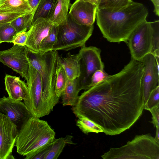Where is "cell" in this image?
<instances>
[{
  "label": "cell",
  "mask_w": 159,
  "mask_h": 159,
  "mask_svg": "<svg viewBox=\"0 0 159 159\" xmlns=\"http://www.w3.org/2000/svg\"><path fill=\"white\" fill-rule=\"evenodd\" d=\"M0 61L27 80L29 63L25 46L14 44L11 48L0 51Z\"/></svg>",
  "instance_id": "30bf717a"
},
{
  "label": "cell",
  "mask_w": 159,
  "mask_h": 159,
  "mask_svg": "<svg viewBox=\"0 0 159 159\" xmlns=\"http://www.w3.org/2000/svg\"><path fill=\"white\" fill-rule=\"evenodd\" d=\"M156 128V133L154 139L157 142L159 143V128Z\"/></svg>",
  "instance_id": "74e56055"
},
{
  "label": "cell",
  "mask_w": 159,
  "mask_h": 159,
  "mask_svg": "<svg viewBox=\"0 0 159 159\" xmlns=\"http://www.w3.org/2000/svg\"><path fill=\"white\" fill-rule=\"evenodd\" d=\"M103 159H159V143L150 134L136 135L118 148H111L101 156Z\"/></svg>",
  "instance_id": "5b68a950"
},
{
  "label": "cell",
  "mask_w": 159,
  "mask_h": 159,
  "mask_svg": "<svg viewBox=\"0 0 159 159\" xmlns=\"http://www.w3.org/2000/svg\"><path fill=\"white\" fill-rule=\"evenodd\" d=\"M4 80L5 89L9 97L16 101L27 99L29 92L27 84L20 77L6 74Z\"/></svg>",
  "instance_id": "2e32d148"
},
{
  "label": "cell",
  "mask_w": 159,
  "mask_h": 159,
  "mask_svg": "<svg viewBox=\"0 0 159 159\" xmlns=\"http://www.w3.org/2000/svg\"><path fill=\"white\" fill-rule=\"evenodd\" d=\"M55 133L48 122L31 117L19 130L15 146L19 154L30 157L51 144L55 139Z\"/></svg>",
  "instance_id": "3957f363"
},
{
  "label": "cell",
  "mask_w": 159,
  "mask_h": 159,
  "mask_svg": "<svg viewBox=\"0 0 159 159\" xmlns=\"http://www.w3.org/2000/svg\"><path fill=\"white\" fill-rule=\"evenodd\" d=\"M132 0H100L97 9L117 8L125 7L132 2Z\"/></svg>",
  "instance_id": "83f0119b"
},
{
  "label": "cell",
  "mask_w": 159,
  "mask_h": 159,
  "mask_svg": "<svg viewBox=\"0 0 159 159\" xmlns=\"http://www.w3.org/2000/svg\"><path fill=\"white\" fill-rule=\"evenodd\" d=\"M111 76L107 73L104 70H97L91 77L90 88L106 80Z\"/></svg>",
  "instance_id": "4dcf8cb0"
},
{
  "label": "cell",
  "mask_w": 159,
  "mask_h": 159,
  "mask_svg": "<svg viewBox=\"0 0 159 159\" xmlns=\"http://www.w3.org/2000/svg\"><path fill=\"white\" fill-rule=\"evenodd\" d=\"M149 111L151 112L152 117V123L156 128H159V105L152 108Z\"/></svg>",
  "instance_id": "836d02e7"
},
{
  "label": "cell",
  "mask_w": 159,
  "mask_h": 159,
  "mask_svg": "<svg viewBox=\"0 0 159 159\" xmlns=\"http://www.w3.org/2000/svg\"><path fill=\"white\" fill-rule=\"evenodd\" d=\"M148 14L143 4L133 1L117 8L97 9V24L103 37L111 42H127L132 31L146 20Z\"/></svg>",
  "instance_id": "7a4b0ae2"
},
{
  "label": "cell",
  "mask_w": 159,
  "mask_h": 159,
  "mask_svg": "<svg viewBox=\"0 0 159 159\" xmlns=\"http://www.w3.org/2000/svg\"><path fill=\"white\" fill-rule=\"evenodd\" d=\"M80 91L77 79L73 80H68L61 96L63 106H74L78 101Z\"/></svg>",
  "instance_id": "ffe728a7"
},
{
  "label": "cell",
  "mask_w": 159,
  "mask_h": 159,
  "mask_svg": "<svg viewBox=\"0 0 159 159\" xmlns=\"http://www.w3.org/2000/svg\"><path fill=\"white\" fill-rule=\"evenodd\" d=\"M93 29V25L85 26L77 23L68 14L66 23L57 26V40L53 50L68 51L85 46Z\"/></svg>",
  "instance_id": "8992f818"
},
{
  "label": "cell",
  "mask_w": 159,
  "mask_h": 159,
  "mask_svg": "<svg viewBox=\"0 0 159 159\" xmlns=\"http://www.w3.org/2000/svg\"><path fill=\"white\" fill-rule=\"evenodd\" d=\"M6 0H0V5L3 3Z\"/></svg>",
  "instance_id": "ab89813d"
},
{
  "label": "cell",
  "mask_w": 159,
  "mask_h": 159,
  "mask_svg": "<svg viewBox=\"0 0 159 159\" xmlns=\"http://www.w3.org/2000/svg\"><path fill=\"white\" fill-rule=\"evenodd\" d=\"M68 80L61 63V58L59 55L57 62L56 80L55 88V93L57 97L60 98L61 96Z\"/></svg>",
  "instance_id": "7402d4cb"
},
{
  "label": "cell",
  "mask_w": 159,
  "mask_h": 159,
  "mask_svg": "<svg viewBox=\"0 0 159 159\" xmlns=\"http://www.w3.org/2000/svg\"><path fill=\"white\" fill-rule=\"evenodd\" d=\"M26 57L30 64L39 73L41 78L43 100L49 113L59 102L55 93L57 51L34 52L26 46Z\"/></svg>",
  "instance_id": "277c9868"
},
{
  "label": "cell",
  "mask_w": 159,
  "mask_h": 159,
  "mask_svg": "<svg viewBox=\"0 0 159 159\" xmlns=\"http://www.w3.org/2000/svg\"><path fill=\"white\" fill-rule=\"evenodd\" d=\"M57 26L52 25L47 36L40 43L39 52H44L53 50L54 45L57 40Z\"/></svg>",
  "instance_id": "cb8c5ba5"
},
{
  "label": "cell",
  "mask_w": 159,
  "mask_h": 159,
  "mask_svg": "<svg viewBox=\"0 0 159 159\" xmlns=\"http://www.w3.org/2000/svg\"><path fill=\"white\" fill-rule=\"evenodd\" d=\"M85 0L97 6V5H98L100 0Z\"/></svg>",
  "instance_id": "f35d334b"
},
{
  "label": "cell",
  "mask_w": 159,
  "mask_h": 159,
  "mask_svg": "<svg viewBox=\"0 0 159 159\" xmlns=\"http://www.w3.org/2000/svg\"><path fill=\"white\" fill-rule=\"evenodd\" d=\"M29 34V31L27 29L17 33L14 37L12 43L15 44L25 46Z\"/></svg>",
  "instance_id": "d6a6232c"
},
{
  "label": "cell",
  "mask_w": 159,
  "mask_h": 159,
  "mask_svg": "<svg viewBox=\"0 0 159 159\" xmlns=\"http://www.w3.org/2000/svg\"><path fill=\"white\" fill-rule=\"evenodd\" d=\"M141 62L143 66L141 87L145 103L151 92L159 85V59L150 53Z\"/></svg>",
  "instance_id": "7c38bea8"
},
{
  "label": "cell",
  "mask_w": 159,
  "mask_h": 159,
  "mask_svg": "<svg viewBox=\"0 0 159 159\" xmlns=\"http://www.w3.org/2000/svg\"><path fill=\"white\" fill-rule=\"evenodd\" d=\"M28 14H29L0 12V24L10 23L17 18Z\"/></svg>",
  "instance_id": "1f68e13d"
},
{
  "label": "cell",
  "mask_w": 159,
  "mask_h": 159,
  "mask_svg": "<svg viewBox=\"0 0 159 159\" xmlns=\"http://www.w3.org/2000/svg\"><path fill=\"white\" fill-rule=\"evenodd\" d=\"M52 143L46 146L31 156L30 159H44L45 157L51 148Z\"/></svg>",
  "instance_id": "e575fe53"
},
{
  "label": "cell",
  "mask_w": 159,
  "mask_h": 159,
  "mask_svg": "<svg viewBox=\"0 0 159 159\" xmlns=\"http://www.w3.org/2000/svg\"><path fill=\"white\" fill-rule=\"evenodd\" d=\"M29 63L28 79L26 80L28 97L24 102L32 116L39 118L49 113L43 100L40 75L38 71Z\"/></svg>",
  "instance_id": "ba28073f"
},
{
  "label": "cell",
  "mask_w": 159,
  "mask_h": 159,
  "mask_svg": "<svg viewBox=\"0 0 159 159\" xmlns=\"http://www.w3.org/2000/svg\"><path fill=\"white\" fill-rule=\"evenodd\" d=\"M143 72L141 62L131 58L120 72L83 93L72 106L73 113L92 121L107 135L129 129L144 109Z\"/></svg>",
  "instance_id": "6da1fadb"
},
{
  "label": "cell",
  "mask_w": 159,
  "mask_h": 159,
  "mask_svg": "<svg viewBox=\"0 0 159 159\" xmlns=\"http://www.w3.org/2000/svg\"><path fill=\"white\" fill-rule=\"evenodd\" d=\"M32 13L19 17L10 23L17 33L25 29L28 30L31 24L33 18Z\"/></svg>",
  "instance_id": "484cf974"
},
{
  "label": "cell",
  "mask_w": 159,
  "mask_h": 159,
  "mask_svg": "<svg viewBox=\"0 0 159 159\" xmlns=\"http://www.w3.org/2000/svg\"><path fill=\"white\" fill-rule=\"evenodd\" d=\"M53 25L48 19H37L28 30L29 34L25 46L33 51L39 52L41 42L47 36Z\"/></svg>",
  "instance_id": "9a60e30c"
},
{
  "label": "cell",
  "mask_w": 159,
  "mask_h": 159,
  "mask_svg": "<svg viewBox=\"0 0 159 159\" xmlns=\"http://www.w3.org/2000/svg\"><path fill=\"white\" fill-rule=\"evenodd\" d=\"M70 5V0H58L55 7L48 19L53 25L59 26L66 23Z\"/></svg>",
  "instance_id": "d6986e66"
},
{
  "label": "cell",
  "mask_w": 159,
  "mask_h": 159,
  "mask_svg": "<svg viewBox=\"0 0 159 159\" xmlns=\"http://www.w3.org/2000/svg\"><path fill=\"white\" fill-rule=\"evenodd\" d=\"M152 22L153 29L152 38V50L156 58L159 59V20Z\"/></svg>",
  "instance_id": "f1b7e54d"
},
{
  "label": "cell",
  "mask_w": 159,
  "mask_h": 159,
  "mask_svg": "<svg viewBox=\"0 0 159 159\" xmlns=\"http://www.w3.org/2000/svg\"><path fill=\"white\" fill-rule=\"evenodd\" d=\"M101 50L94 46L81 47L80 55V74L77 78L79 89L86 90L90 88L91 77L97 70H104V66L101 57Z\"/></svg>",
  "instance_id": "52a82bcc"
},
{
  "label": "cell",
  "mask_w": 159,
  "mask_h": 159,
  "mask_svg": "<svg viewBox=\"0 0 159 159\" xmlns=\"http://www.w3.org/2000/svg\"><path fill=\"white\" fill-rule=\"evenodd\" d=\"M80 55L79 53L71 54L61 59V63L68 80H73L77 78L80 75Z\"/></svg>",
  "instance_id": "ac0fdd59"
},
{
  "label": "cell",
  "mask_w": 159,
  "mask_h": 159,
  "mask_svg": "<svg viewBox=\"0 0 159 159\" xmlns=\"http://www.w3.org/2000/svg\"><path fill=\"white\" fill-rule=\"evenodd\" d=\"M154 5V12L155 14L159 16V0H150Z\"/></svg>",
  "instance_id": "8d00e7d4"
},
{
  "label": "cell",
  "mask_w": 159,
  "mask_h": 159,
  "mask_svg": "<svg viewBox=\"0 0 159 159\" xmlns=\"http://www.w3.org/2000/svg\"><path fill=\"white\" fill-rule=\"evenodd\" d=\"M0 113L6 115L18 130L32 116L24 102L4 96L0 98Z\"/></svg>",
  "instance_id": "4fadbf2b"
},
{
  "label": "cell",
  "mask_w": 159,
  "mask_h": 159,
  "mask_svg": "<svg viewBox=\"0 0 159 159\" xmlns=\"http://www.w3.org/2000/svg\"><path fill=\"white\" fill-rule=\"evenodd\" d=\"M0 159H1V158H0Z\"/></svg>",
  "instance_id": "60d3db41"
},
{
  "label": "cell",
  "mask_w": 159,
  "mask_h": 159,
  "mask_svg": "<svg viewBox=\"0 0 159 159\" xmlns=\"http://www.w3.org/2000/svg\"><path fill=\"white\" fill-rule=\"evenodd\" d=\"M72 136L68 135L64 138L55 139L52 143L51 148L44 159H57L67 144H74L72 141Z\"/></svg>",
  "instance_id": "603a6c76"
},
{
  "label": "cell",
  "mask_w": 159,
  "mask_h": 159,
  "mask_svg": "<svg viewBox=\"0 0 159 159\" xmlns=\"http://www.w3.org/2000/svg\"><path fill=\"white\" fill-rule=\"evenodd\" d=\"M57 1L58 0H41L33 14L31 24L39 18L49 19Z\"/></svg>",
  "instance_id": "44dd1931"
},
{
  "label": "cell",
  "mask_w": 159,
  "mask_h": 159,
  "mask_svg": "<svg viewBox=\"0 0 159 159\" xmlns=\"http://www.w3.org/2000/svg\"><path fill=\"white\" fill-rule=\"evenodd\" d=\"M0 12L33 14L27 0H6L0 5Z\"/></svg>",
  "instance_id": "e0dca14e"
},
{
  "label": "cell",
  "mask_w": 159,
  "mask_h": 159,
  "mask_svg": "<svg viewBox=\"0 0 159 159\" xmlns=\"http://www.w3.org/2000/svg\"><path fill=\"white\" fill-rule=\"evenodd\" d=\"M153 31L152 22L146 20L138 25L131 33L126 43L131 58L141 61L145 55L151 52Z\"/></svg>",
  "instance_id": "9c48e42d"
},
{
  "label": "cell",
  "mask_w": 159,
  "mask_h": 159,
  "mask_svg": "<svg viewBox=\"0 0 159 159\" xmlns=\"http://www.w3.org/2000/svg\"><path fill=\"white\" fill-rule=\"evenodd\" d=\"M19 130L16 126L5 115L0 113V157L14 159L12 150Z\"/></svg>",
  "instance_id": "8fae6325"
},
{
  "label": "cell",
  "mask_w": 159,
  "mask_h": 159,
  "mask_svg": "<svg viewBox=\"0 0 159 159\" xmlns=\"http://www.w3.org/2000/svg\"><path fill=\"white\" fill-rule=\"evenodd\" d=\"M76 125L84 134H87L91 132L98 133L102 132L101 128L98 125L88 118L81 117L78 118Z\"/></svg>",
  "instance_id": "d4e9b609"
},
{
  "label": "cell",
  "mask_w": 159,
  "mask_h": 159,
  "mask_svg": "<svg viewBox=\"0 0 159 159\" xmlns=\"http://www.w3.org/2000/svg\"><path fill=\"white\" fill-rule=\"evenodd\" d=\"M159 105V85L150 93L144 105V109L149 111Z\"/></svg>",
  "instance_id": "f546056e"
},
{
  "label": "cell",
  "mask_w": 159,
  "mask_h": 159,
  "mask_svg": "<svg viewBox=\"0 0 159 159\" xmlns=\"http://www.w3.org/2000/svg\"><path fill=\"white\" fill-rule=\"evenodd\" d=\"M41 0H27L28 3L32 8L33 14Z\"/></svg>",
  "instance_id": "d590c367"
},
{
  "label": "cell",
  "mask_w": 159,
  "mask_h": 159,
  "mask_svg": "<svg viewBox=\"0 0 159 159\" xmlns=\"http://www.w3.org/2000/svg\"><path fill=\"white\" fill-rule=\"evenodd\" d=\"M17 33L16 30L10 23L0 24V42L12 43Z\"/></svg>",
  "instance_id": "4316f807"
},
{
  "label": "cell",
  "mask_w": 159,
  "mask_h": 159,
  "mask_svg": "<svg viewBox=\"0 0 159 159\" xmlns=\"http://www.w3.org/2000/svg\"><path fill=\"white\" fill-rule=\"evenodd\" d=\"M97 9L96 5L85 0H76L70 7L68 14L77 23L90 26L95 22Z\"/></svg>",
  "instance_id": "5bb4252c"
}]
</instances>
